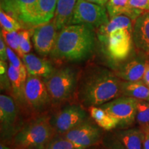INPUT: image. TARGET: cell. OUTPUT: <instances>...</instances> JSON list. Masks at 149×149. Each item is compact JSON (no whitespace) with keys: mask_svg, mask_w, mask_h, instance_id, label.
Segmentation results:
<instances>
[{"mask_svg":"<svg viewBox=\"0 0 149 149\" xmlns=\"http://www.w3.org/2000/svg\"><path fill=\"white\" fill-rule=\"evenodd\" d=\"M95 36L92 27L84 24H70L59 31L51 55L56 59L81 61L92 55Z\"/></svg>","mask_w":149,"mask_h":149,"instance_id":"1","label":"cell"},{"mask_svg":"<svg viewBox=\"0 0 149 149\" xmlns=\"http://www.w3.org/2000/svg\"><path fill=\"white\" fill-rule=\"evenodd\" d=\"M122 81L107 69H97L84 78L79 90L81 102L88 108L99 107L122 95Z\"/></svg>","mask_w":149,"mask_h":149,"instance_id":"2","label":"cell"},{"mask_svg":"<svg viewBox=\"0 0 149 149\" xmlns=\"http://www.w3.org/2000/svg\"><path fill=\"white\" fill-rule=\"evenodd\" d=\"M53 127L47 117L37 118L18 131L15 144L19 148L46 149L53 139Z\"/></svg>","mask_w":149,"mask_h":149,"instance_id":"3","label":"cell"},{"mask_svg":"<svg viewBox=\"0 0 149 149\" xmlns=\"http://www.w3.org/2000/svg\"><path fill=\"white\" fill-rule=\"evenodd\" d=\"M44 83L55 103L63 102L73 94L77 86V73L69 67L54 70L49 77L44 78Z\"/></svg>","mask_w":149,"mask_h":149,"instance_id":"4","label":"cell"},{"mask_svg":"<svg viewBox=\"0 0 149 149\" xmlns=\"http://www.w3.org/2000/svg\"><path fill=\"white\" fill-rule=\"evenodd\" d=\"M107 9L103 6L90 2L87 0H77L70 24H84L100 28L109 21Z\"/></svg>","mask_w":149,"mask_h":149,"instance_id":"5","label":"cell"},{"mask_svg":"<svg viewBox=\"0 0 149 149\" xmlns=\"http://www.w3.org/2000/svg\"><path fill=\"white\" fill-rule=\"evenodd\" d=\"M133 31L118 29L110 33L103 42L108 55L114 61H122L129 55L132 49Z\"/></svg>","mask_w":149,"mask_h":149,"instance_id":"6","label":"cell"},{"mask_svg":"<svg viewBox=\"0 0 149 149\" xmlns=\"http://www.w3.org/2000/svg\"><path fill=\"white\" fill-rule=\"evenodd\" d=\"M99 126L85 121L68 130L64 136L77 149H86L97 144L102 139V130Z\"/></svg>","mask_w":149,"mask_h":149,"instance_id":"7","label":"cell"},{"mask_svg":"<svg viewBox=\"0 0 149 149\" xmlns=\"http://www.w3.org/2000/svg\"><path fill=\"white\" fill-rule=\"evenodd\" d=\"M24 98L35 111L46 109L52 101L44 80L35 76H28L24 86Z\"/></svg>","mask_w":149,"mask_h":149,"instance_id":"8","label":"cell"},{"mask_svg":"<svg viewBox=\"0 0 149 149\" xmlns=\"http://www.w3.org/2000/svg\"><path fill=\"white\" fill-rule=\"evenodd\" d=\"M137 101L135 98L123 96L103 104L101 107L115 117L120 125L128 126L135 120Z\"/></svg>","mask_w":149,"mask_h":149,"instance_id":"9","label":"cell"},{"mask_svg":"<svg viewBox=\"0 0 149 149\" xmlns=\"http://www.w3.org/2000/svg\"><path fill=\"white\" fill-rule=\"evenodd\" d=\"M86 120L87 114L82 108L77 105H69L55 115L51 124L57 133L64 134Z\"/></svg>","mask_w":149,"mask_h":149,"instance_id":"10","label":"cell"},{"mask_svg":"<svg viewBox=\"0 0 149 149\" xmlns=\"http://www.w3.org/2000/svg\"><path fill=\"white\" fill-rule=\"evenodd\" d=\"M57 31L53 19L35 26L32 33V40L35 51L40 55L46 56L51 53L58 35Z\"/></svg>","mask_w":149,"mask_h":149,"instance_id":"11","label":"cell"},{"mask_svg":"<svg viewBox=\"0 0 149 149\" xmlns=\"http://www.w3.org/2000/svg\"><path fill=\"white\" fill-rule=\"evenodd\" d=\"M17 109L10 96L0 95V122L1 134L3 139H9L16 133Z\"/></svg>","mask_w":149,"mask_h":149,"instance_id":"12","label":"cell"},{"mask_svg":"<svg viewBox=\"0 0 149 149\" xmlns=\"http://www.w3.org/2000/svg\"><path fill=\"white\" fill-rule=\"evenodd\" d=\"M133 41L136 47L149 57V11L140 15L134 22Z\"/></svg>","mask_w":149,"mask_h":149,"instance_id":"13","label":"cell"},{"mask_svg":"<svg viewBox=\"0 0 149 149\" xmlns=\"http://www.w3.org/2000/svg\"><path fill=\"white\" fill-rule=\"evenodd\" d=\"M22 61L26 68L28 76L46 78L54 72L53 67L49 61L33 54L24 55Z\"/></svg>","mask_w":149,"mask_h":149,"instance_id":"14","label":"cell"},{"mask_svg":"<svg viewBox=\"0 0 149 149\" xmlns=\"http://www.w3.org/2000/svg\"><path fill=\"white\" fill-rule=\"evenodd\" d=\"M57 3V0H37L28 24L37 26L53 19Z\"/></svg>","mask_w":149,"mask_h":149,"instance_id":"15","label":"cell"},{"mask_svg":"<svg viewBox=\"0 0 149 149\" xmlns=\"http://www.w3.org/2000/svg\"><path fill=\"white\" fill-rule=\"evenodd\" d=\"M147 63L148 61L144 59L139 57L131 59L120 68L117 72V76L127 81L142 79Z\"/></svg>","mask_w":149,"mask_h":149,"instance_id":"16","label":"cell"},{"mask_svg":"<svg viewBox=\"0 0 149 149\" xmlns=\"http://www.w3.org/2000/svg\"><path fill=\"white\" fill-rule=\"evenodd\" d=\"M134 22L135 21L133 19L124 14L113 17L110 18L107 24L98 28L97 36L99 40L101 42H103L110 33L118 29H127L133 31Z\"/></svg>","mask_w":149,"mask_h":149,"instance_id":"17","label":"cell"},{"mask_svg":"<svg viewBox=\"0 0 149 149\" xmlns=\"http://www.w3.org/2000/svg\"><path fill=\"white\" fill-rule=\"evenodd\" d=\"M77 0H57L53 20L59 31L69 25Z\"/></svg>","mask_w":149,"mask_h":149,"instance_id":"18","label":"cell"},{"mask_svg":"<svg viewBox=\"0 0 149 149\" xmlns=\"http://www.w3.org/2000/svg\"><path fill=\"white\" fill-rule=\"evenodd\" d=\"M115 137L126 149H144V132L141 128L121 130Z\"/></svg>","mask_w":149,"mask_h":149,"instance_id":"19","label":"cell"},{"mask_svg":"<svg viewBox=\"0 0 149 149\" xmlns=\"http://www.w3.org/2000/svg\"><path fill=\"white\" fill-rule=\"evenodd\" d=\"M121 92L123 96L149 102V87L143 80L122 81Z\"/></svg>","mask_w":149,"mask_h":149,"instance_id":"20","label":"cell"},{"mask_svg":"<svg viewBox=\"0 0 149 149\" xmlns=\"http://www.w3.org/2000/svg\"><path fill=\"white\" fill-rule=\"evenodd\" d=\"M8 75L10 86L15 95L19 100L24 98V90L27 79L26 69L20 70L9 64L8 68Z\"/></svg>","mask_w":149,"mask_h":149,"instance_id":"21","label":"cell"},{"mask_svg":"<svg viewBox=\"0 0 149 149\" xmlns=\"http://www.w3.org/2000/svg\"><path fill=\"white\" fill-rule=\"evenodd\" d=\"M88 112L93 120L102 129L111 130L120 125L119 121L101 107H89Z\"/></svg>","mask_w":149,"mask_h":149,"instance_id":"22","label":"cell"},{"mask_svg":"<svg viewBox=\"0 0 149 149\" xmlns=\"http://www.w3.org/2000/svg\"><path fill=\"white\" fill-rule=\"evenodd\" d=\"M37 1V0H16L15 18L28 24Z\"/></svg>","mask_w":149,"mask_h":149,"instance_id":"23","label":"cell"},{"mask_svg":"<svg viewBox=\"0 0 149 149\" xmlns=\"http://www.w3.org/2000/svg\"><path fill=\"white\" fill-rule=\"evenodd\" d=\"M146 11H149V0H128L124 15L135 21L140 15Z\"/></svg>","mask_w":149,"mask_h":149,"instance_id":"24","label":"cell"},{"mask_svg":"<svg viewBox=\"0 0 149 149\" xmlns=\"http://www.w3.org/2000/svg\"><path fill=\"white\" fill-rule=\"evenodd\" d=\"M19 21L1 8L0 10V24L2 29L7 31H19L22 29Z\"/></svg>","mask_w":149,"mask_h":149,"instance_id":"25","label":"cell"},{"mask_svg":"<svg viewBox=\"0 0 149 149\" xmlns=\"http://www.w3.org/2000/svg\"><path fill=\"white\" fill-rule=\"evenodd\" d=\"M135 120L141 127L149 125V102L144 100L137 101Z\"/></svg>","mask_w":149,"mask_h":149,"instance_id":"26","label":"cell"},{"mask_svg":"<svg viewBox=\"0 0 149 149\" xmlns=\"http://www.w3.org/2000/svg\"><path fill=\"white\" fill-rule=\"evenodd\" d=\"M1 35L3 40L10 48H12L21 57V52L19 45V32L17 31H7L1 29Z\"/></svg>","mask_w":149,"mask_h":149,"instance_id":"27","label":"cell"},{"mask_svg":"<svg viewBox=\"0 0 149 149\" xmlns=\"http://www.w3.org/2000/svg\"><path fill=\"white\" fill-rule=\"evenodd\" d=\"M128 0H109L107 4V9L109 17L117 15L124 14Z\"/></svg>","mask_w":149,"mask_h":149,"instance_id":"28","label":"cell"},{"mask_svg":"<svg viewBox=\"0 0 149 149\" xmlns=\"http://www.w3.org/2000/svg\"><path fill=\"white\" fill-rule=\"evenodd\" d=\"M31 31L28 30H20L19 31V45L21 52V57L29 54L31 51Z\"/></svg>","mask_w":149,"mask_h":149,"instance_id":"29","label":"cell"},{"mask_svg":"<svg viewBox=\"0 0 149 149\" xmlns=\"http://www.w3.org/2000/svg\"><path fill=\"white\" fill-rule=\"evenodd\" d=\"M46 149H77L70 140L64 136L52 139Z\"/></svg>","mask_w":149,"mask_h":149,"instance_id":"30","label":"cell"},{"mask_svg":"<svg viewBox=\"0 0 149 149\" xmlns=\"http://www.w3.org/2000/svg\"><path fill=\"white\" fill-rule=\"evenodd\" d=\"M7 57H8V60L9 61V64H12L13 66L15 67L20 70L26 69L25 65H24L23 61L19 57V55H17L15 52L10 47H7Z\"/></svg>","mask_w":149,"mask_h":149,"instance_id":"31","label":"cell"},{"mask_svg":"<svg viewBox=\"0 0 149 149\" xmlns=\"http://www.w3.org/2000/svg\"><path fill=\"white\" fill-rule=\"evenodd\" d=\"M8 66L5 61H0V75H1V88H9L10 80L8 75Z\"/></svg>","mask_w":149,"mask_h":149,"instance_id":"32","label":"cell"},{"mask_svg":"<svg viewBox=\"0 0 149 149\" xmlns=\"http://www.w3.org/2000/svg\"><path fill=\"white\" fill-rule=\"evenodd\" d=\"M104 146L106 149H126L117 137H106L104 139Z\"/></svg>","mask_w":149,"mask_h":149,"instance_id":"33","label":"cell"},{"mask_svg":"<svg viewBox=\"0 0 149 149\" xmlns=\"http://www.w3.org/2000/svg\"><path fill=\"white\" fill-rule=\"evenodd\" d=\"M16 0H1V8L15 17Z\"/></svg>","mask_w":149,"mask_h":149,"instance_id":"34","label":"cell"},{"mask_svg":"<svg viewBox=\"0 0 149 149\" xmlns=\"http://www.w3.org/2000/svg\"><path fill=\"white\" fill-rule=\"evenodd\" d=\"M0 58L1 61H6L8 59L7 57V48L6 46L5 41L3 40L2 36L0 37Z\"/></svg>","mask_w":149,"mask_h":149,"instance_id":"35","label":"cell"},{"mask_svg":"<svg viewBox=\"0 0 149 149\" xmlns=\"http://www.w3.org/2000/svg\"><path fill=\"white\" fill-rule=\"evenodd\" d=\"M141 128L144 132V149H149V125Z\"/></svg>","mask_w":149,"mask_h":149,"instance_id":"36","label":"cell"},{"mask_svg":"<svg viewBox=\"0 0 149 149\" xmlns=\"http://www.w3.org/2000/svg\"><path fill=\"white\" fill-rule=\"evenodd\" d=\"M142 80L144 81V83L149 87V62L147 63L146 69H145V72L143 76Z\"/></svg>","mask_w":149,"mask_h":149,"instance_id":"37","label":"cell"},{"mask_svg":"<svg viewBox=\"0 0 149 149\" xmlns=\"http://www.w3.org/2000/svg\"><path fill=\"white\" fill-rule=\"evenodd\" d=\"M87 1H90V2L96 3V4L103 6H104L107 4L109 0H87Z\"/></svg>","mask_w":149,"mask_h":149,"instance_id":"38","label":"cell"},{"mask_svg":"<svg viewBox=\"0 0 149 149\" xmlns=\"http://www.w3.org/2000/svg\"><path fill=\"white\" fill-rule=\"evenodd\" d=\"M0 149H10V148H9V147L6 146V145L3 144L2 143H1V145H0Z\"/></svg>","mask_w":149,"mask_h":149,"instance_id":"39","label":"cell"},{"mask_svg":"<svg viewBox=\"0 0 149 149\" xmlns=\"http://www.w3.org/2000/svg\"><path fill=\"white\" fill-rule=\"evenodd\" d=\"M19 149H28V148H19Z\"/></svg>","mask_w":149,"mask_h":149,"instance_id":"40","label":"cell"}]
</instances>
